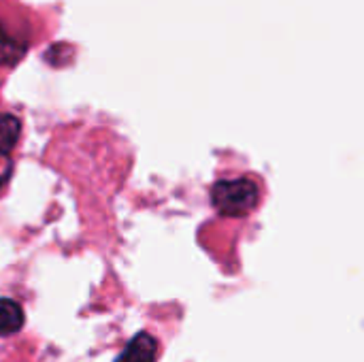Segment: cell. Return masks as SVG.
<instances>
[{
    "label": "cell",
    "instance_id": "2",
    "mask_svg": "<svg viewBox=\"0 0 364 362\" xmlns=\"http://www.w3.org/2000/svg\"><path fill=\"white\" fill-rule=\"evenodd\" d=\"M158 358V341L149 333H139L130 339V344L122 350L115 362H156Z\"/></svg>",
    "mask_w": 364,
    "mask_h": 362
},
{
    "label": "cell",
    "instance_id": "1",
    "mask_svg": "<svg viewBox=\"0 0 364 362\" xmlns=\"http://www.w3.org/2000/svg\"><path fill=\"white\" fill-rule=\"evenodd\" d=\"M213 207L228 218H243L252 213L260 201L258 186L247 177L237 179H222L211 188Z\"/></svg>",
    "mask_w": 364,
    "mask_h": 362
},
{
    "label": "cell",
    "instance_id": "4",
    "mask_svg": "<svg viewBox=\"0 0 364 362\" xmlns=\"http://www.w3.org/2000/svg\"><path fill=\"white\" fill-rule=\"evenodd\" d=\"M26 53V43L13 36L0 21V66H15Z\"/></svg>",
    "mask_w": 364,
    "mask_h": 362
},
{
    "label": "cell",
    "instance_id": "5",
    "mask_svg": "<svg viewBox=\"0 0 364 362\" xmlns=\"http://www.w3.org/2000/svg\"><path fill=\"white\" fill-rule=\"evenodd\" d=\"M21 134V122L11 113H0V156H9Z\"/></svg>",
    "mask_w": 364,
    "mask_h": 362
},
{
    "label": "cell",
    "instance_id": "3",
    "mask_svg": "<svg viewBox=\"0 0 364 362\" xmlns=\"http://www.w3.org/2000/svg\"><path fill=\"white\" fill-rule=\"evenodd\" d=\"M23 309L13 299H0V337H9L21 331L23 326Z\"/></svg>",
    "mask_w": 364,
    "mask_h": 362
}]
</instances>
